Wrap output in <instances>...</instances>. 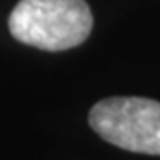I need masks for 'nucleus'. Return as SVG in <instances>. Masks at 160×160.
I'll list each match as a JSON object with an SVG mask.
<instances>
[{
  "mask_svg": "<svg viewBox=\"0 0 160 160\" xmlns=\"http://www.w3.org/2000/svg\"><path fill=\"white\" fill-rule=\"evenodd\" d=\"M16 41L48 52L79 47L93 29L85 0H19L8 18Z\"/></svg>",
  "mask_w": 160,
  "mask_h": 160,
  "instance_id": "obj_1",
  "label": "nucleus"
},
{
  "mask_svg": "<svg viewBox=\"0 0 160 160\" xmlns=\"http://www.w3.org/2000/svg\"><path fill=\"white\" fill-rule=\"evenodd\" d=\"M89 125L123 151L160 154V102L143 97L102 98L89 112Z\"/></svg>",
  "mask_w": 160,
  "mask_h": 160,
  "instance_id": "obj_2",
  "label": "nucleus"
}]
</instances>
